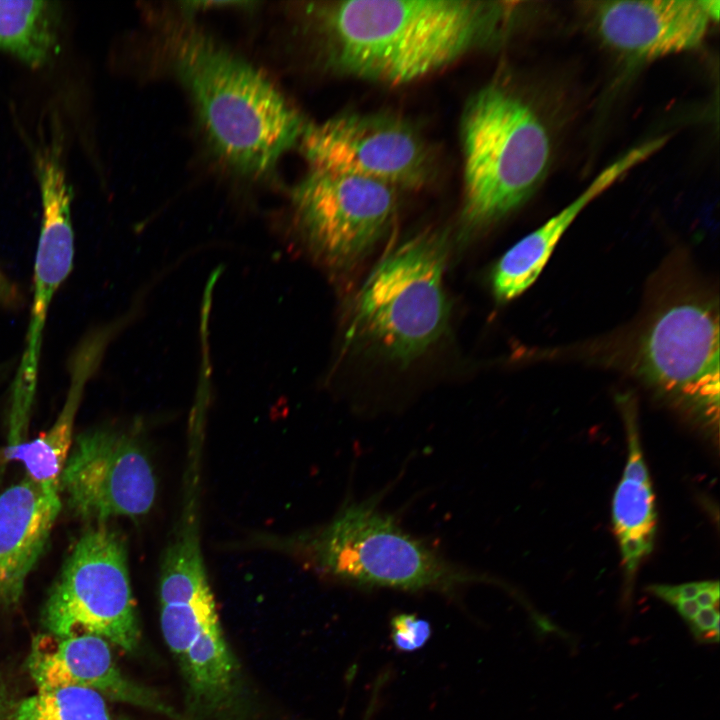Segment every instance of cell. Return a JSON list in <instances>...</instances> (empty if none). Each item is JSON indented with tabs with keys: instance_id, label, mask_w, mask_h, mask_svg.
Listing matches in <instances>:
<instances>
[{
	"instance_id": "obj_1",
	"label": "cell",
	"mask_w": 720,
	"mask_h": 720,
	"mask_svg": "<svg viewBox=\"0 0 720 720\" xmlns=\"http://www.w3.org/2000/svg\"><path fill=\"white\" fill-rule=\"evenodd\" d=\"M512 9L470 0H350L310 4L327 62L352 76L407 84L496 37Z\"/></svg>"
},
{
	"instance_id": "obj_2",
	"label": "cell",
	"mask_w": 720,
	"mask_h": 720,
	"mask_svg": "<svg viewBox=\"0 0 720 720\" xmlns=\"http://www.w3.org/2000/svg\"><path fill=\"white\" fill-rule=\"evenodd\" d=\"M159 42L216 158L240 176L271 173L306 128L278 88L190 21L164 20Z\"/></svg>"
},
{
	"instance_id": "obj_3",
	"label": "cell",
	"mask_w": 720,
	"mask_h": 720,
	"mask_svg": "<svg viewBox=\"0 0 720 720\" xmlns=\"http://www.w3.org/2000/svg\"><path fill=\"white\" fill-rule=\"evenodd\" d=\"M282 546L319 576L352 586L450 592L484 580L404 529L375 497L345 502L329 521Z\"/></svg>"
},
{
	"instance_id": "obj_4",
	"label": "cell",
	"mask_w": 720,
	"mask_h": 720,
	"mask_svg": "<svg viewBox=\"0 0 720 720\" xmlns=\"http://www.w3.org/2000/svg\"><path fill=\"white\" fill-rule=\"evenodd\" d=\"M159 576L161 631L181 672L190 714L232 720L240 705V673L219 622L199 533L173 532Z\"/></svg>"
},
{
	"instance_id": "obj_5",
	"label": "cell",
	"mask_w": 720,
	"mask_h": 720,
	"mask_svg": "<svg viewBox=\"0 0 720 720\" xmlns=\"http://www.w3.org/2000/svg\"><path fill=\"white\" fill-rule=\"evenodd\" d=\"M464 219L480 227L522 205L551 159L548 130L522 98L499 86L473 96L462 121Z\"/></svg>"
},
{
	"instance_id": "obj_6",
	"label": "cell",
	"mask_w": 720,
	"mask_h": 720,
	"mask_svg": "<svg viewBox=\"0 0 720 720\" xmlns=\"http://www.w3.org/2000/svg\"><path fill=\"white\" fill-rule=\"evenodd\" d=\"M447 255V240L435 232L418 234L389 252L355 297L348 337L405 364L427 351L449 319Z\"/></svg>"
},
{
	"instance_id": "obj_7",
	"label": "cell",
	"mask_w": 720,
	"mask_h": 720,
	"mask_svg": "<svg viewBox=\"0 0 720 720\" xmlns=\"http://www.w3.org/2000/svg\"><path fill=\"white\" fill-rule=\"evenodd\" d=\"M42 622L56 637L95 635L126 652L138 648L127 548L117 531L97 523L79 538L50 589Z\"/></svg>"
},
{
	"instance_id": "obj_8",
	"label": "cell",
	"mask_w": 720,
	"mask_h": 720,
	"mask_svg": "<svg viewBox=\"0 0 720 720\" xmlns=\"http://www.w3.org/2000/svg\"><path fill=\"white\" fill-rule=\"evenodd\" d=\"M296 223L311 253L336 270L361 261L390 227L395 188L338 172L309 169L292 191Z\"/></svg>"
},
{
	"instance_id": "obj_9",
	"label": "cell",
	"mask_w": 720,
	"mask_h": 720,
	"mask_svg": "<svg viewBox=\"0 0 720 720\" xmlns=\"http://www.w3.org/2000/svg\"><path fill=\"white\" fill-rule=\"evenodd\" d=\"M299 142L309 169L360 176L394 188L418 187L430 170L421 136L393 116L337 115L306 126Z\"/></svg>"
},
{
	"instance_id": "obj_10",
	"label": "cell",
	"mask_w": 720,
	"mask_h": 720,
	"mask_svg": "<svg viewBox=\"0 0 720 720\" xmlns=\"http://www.w3.org/2000/svg\"><path fill=\"white\" fill-rule=\"evenodd\" d=\"M59 480L69 508L85 520L138 518L152 508L157 491L151 462L128 434L96 429L75 439Z\"/></svg>"
},
{
	"instance_id": "obj_11",
	"label": "cell",
	"mask_w": 720,
	"mask_h": 720,
	"mask_svg": "<svg viewBox=\"0 0 720 720\" xmlns=\"http://www.w3.org/2000/svg\"><path fill=\"white\" fill-rule=\"evenodd\" d=\"M639 361L659 391L718 420L719 324L710 305L689 301L666 309L644 336Z\"/></svg>"
},
{
	"instance_id": "obj_12",
	"label": "cell",
	"mask_w": 720,
	"mask_h": 720,
	"mask_svg": "<svg viewBox=\"0 0 720 720\" xmlns=\"http://www.w3.org/2000/svg\"><path fill=\"white\" fill-rule=\"evenodd\" d=\"M59 152L58 145L50 144L39 151L37 157L43 217L35 259L31 319L13 391L25 398H31L35 393L41 339L49 306L73 263L71 193Z\"/></svg>"
},
{
	"instance_id": "obj_13",
	"label": "cell",
	"mask_w": 720,
	"mask_h": 720,
	"mask_svg": "<svg viewBox=\"0 0 720 720\" xmlns=\"http://www.w3.org/2000/svg\"><path fill=\"white\" fill-rule=\"evenodd\" d=\"M592 22L602 41L637 61H650L699 47L719 1H600L591 4Z\"/></svg>"
},
{
	"instance_id": "obj_14",
	"label": "cell",
	"mask_w": 720,
	"mask_h": 720,
	"mask_svg": "<svg viewBox=\"0 0 720 720\" xmlns=\"http://www.w3.org/2000/svg\"><path fill=\"white\" fill-rule=\"evenodd\" d=\"M27 668L38 689L87 688L104 698L180 720V715L155 691L128 679L120 671L108 642L99 636L39 635L33 640Z\"/></svg>"
},
{
	"instance_id": "obj_15",
	"label": "cell",
	"mask_w": 720,
	"mask_h": 720,
	"mask_svg": "<svg viewBox=\"0 0 720 720\" xmlns=\"http://www.w3.org/2000/svg\"><path fill=\"white\" fill-rule=\"evenodd\" d=\"M60 510V490L27 476L0 494V608L20 601Z\"/></svg>"
},
{
	"instance_id": "obj_16",
	"label": "cell",
	"mask_w": 720,
	"mask_h": 720,
	"mask_svg": "<svg viewBox=\"0 0 720 720\" xmlns=\"http://www.w3.org/2000/svg\"><path fill=\"white\" fill-rule=\"evenodd\" d=\"M667 141V136L654 138L626 152L602 170L560 212L513 245L499 259L492 272L494 296L506 302L527 290L538 278L555 246L581 211L631 169L660 150Z\"/></svg>"
},
{
	"instance_id": "obj_17",
	"label": "cell",
	"mask_w": 720,
	"mask_h": 720,
	"mask_svg": "<svg viewBox=\"0 0 720 720\" xmlns=\"http://www.w3.org/2000/svg\"><path fill=\"white\" fill-rule=\"evenodd\" d=\"M628 457L612 500V522L621 551L628 594L642 560L654 546L657 514L638 425H626Z\"/></svg>"
},
{
	"instance_id": "obj_18",
	"label": "cell",
	"mask_w": 720,
	"mask_h": 720,
	"mask_svg": "<svg viewBox=\"0 0 720 720\" xmlns=\"http://www.w3.org/2000/svg\"><path fill=\"white\" fill-rule=\"evenodd\" d=\"M95 347H88L76 360L65 404L53 425L33 440L4 449L5 462H22L26 476L46 487L59 489L60 475L72 447L74 420L83 388L97 359Z\"/></svg>"
},
{
	"instance_id": "obj_19",
	"label": "cell",
	"mask_w": 720,
	"mask_h": 720,
	"mask_svg": "<svg viewBox=\"0 0 720 720\" xmlns=\"http://www.w3.org/2000/svg\"><path fill=\"white\" fill-rule=\"evenodd\" d=\"M50 3L39 0L0 1V47L31 65L47 61L55 42Z\"/></svg>"
},
{
	"instance_id": "obj_20",
	"label": "cell",
	"mask_w": 720,
	"mask_h": 720,
	"mask_svg": "<svg viewBox=\"0 0 720 720\" xmlns=\"http://www.w3.org/2000/svg\"><path fill=\"white\" fill-rule=\"evenodd\" d=\"M6 720H113L105 698L75 686L38 689L7 712Z\"/></svg>"
},
{
	"instance_id": "obj_21",
	"label": "cell",
	"mask_w": 720,
	"mask_h": 720,
	"mask_svg": "<svg viewBox=\"0 0 720 720\" xmlns=\"http://www.w3.org/2000/svg\"><path fill=\"white\" fill-rule=\"evenodd\" d=\"M392 641L401 651L411 652L425 645L431 635L429 622L415 614L402 613L391 621Z\"/></svg>"
},
{
	"instance_id": "obj_22",
	"label": "cell",
	"mask_w": 720,
	"mask_h": 720,
	"mask_svg": "<svg viewBox=\"0 0 720 720\" xmlns=\"http://www.w3.org/2000/svg\"><path fill=\"white\" fill-rule=\"evenodd\" d=\"M695 639L703 643L718 642L719 611L718 607L701 608L689 622Z\"/></svg>"
},
{
	"instance_id": "obj_23",
	"label": "cell",
	"mask_w": 720,
	"mask_h": 720,
	"mask_svg": "<svg viewBox=\"0 0 720 720\" xmlns=\"http://www.w3.org/2000/svg\"><path fill=\"white\" fill-rule=\"evenodd\" d=\"M707 581L690 582L679 585H651L648 591L654 596L673 605L679 600L694 599L706 586Z\"/></svg>"
},
{
	"instance_id": "obj_24",
	"label": "cell",
	"mask_w": 720,
	"mask_h": 720,
	"mask_svg": "<svg viewBox=\"0 0 720 720\" xmlns=\"http://www.w3.org/2000/svg\"><path fill=\"white\" fill-rule=\"evenodd\" d=\"M719 595V582L709 580L695 600L700 608L718 607Z\"/></svg>"
},
{
	"instance_id": "obj_25",
	"label": "cell",
	"mask_w": 720,
	"mask_h": 720,
	"mask_svg": "<svg viewBox=\"0 0 720 720\" xmlns=\"http://www.w3.org/2000/svg\"><path fill=\"white\" fill-rule=\"evenodd\" d=\"M673 606L687 622H690L700 610L695 599L679 600Z\"/></svg>"
},
{
	"instance_id": "obj_26",
	"label": "cell",
	"mask_w": 720,
	"mask_h": 720,
	"mask_svg": "<svg viewBox=\"0 0 720 720\" xmlns=\"http://www.w3.org/2000/svg\"><path fill=\"white\" fill-rule=\"evenodd\" d=\"M7 715V700L3 688L0 686V720H4Z\"/></svg>"
}]
</instances>
